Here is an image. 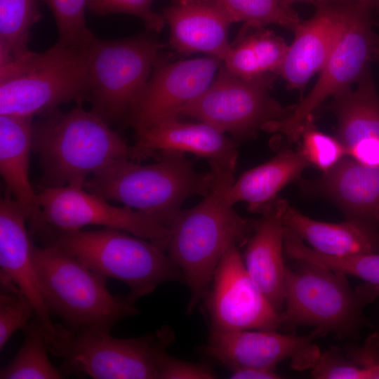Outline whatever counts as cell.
<instances>
[{
	"instance_id": "cell-5",
	"label": "cell",
	"mask_w": 379,
	"mask_h": 379,
	"mask_svg": "<svg viewBox=\"0 0 379 379\" xmlns=\"http://www.w3.org/2000/svg\"><path fill=\"white\" fill-rule=\"evenodd\" d=\"M45 338L48 352L62 361L64 377L83 373L95 379H159L161 359L174 340L168 326L117 338L107 330H75L57 324Z\"/></svg>"
},
{
	"instance_id": "cell-23",
	"label": "cell",
	"mask_w": 379,
	"mask_h": 379,
	"mask_svg": "<svg viewBox=\"0 0 379 379\" xmlns=\"http://www.w3.org/2000/svg\"><path fill=\"white\" fill-rule=\"evenodd\" d=\"M284 235V227L274 202L255 220L243 257L249 277L278 312H281L285 297Z\"/></svg>"
},
{
	"instance_id": "cell-36",
	"label": "cell",
	"mask_w": 379,
	"mask_h": 379,
	"mask_svg": "<svg viewBox=\"0 0 379 379\" xmlns=\"http://www.w3.org/2000/svg\"><path fill=\"white\" fill-rule=\"evenodd\" d=\"M348 357L359 366L371 373V379L379 373V335H370L362 347L352 349Z\"/></svg>"
},
{
	"instance_id": "cell-25",
	"label": "cell",
	"mask_w": 379,
	"mask_h": 379,
	"mask_svg": "<svg viewBox=\"0 0 379 379\" xmlns=\"http://www.w3.org/2000/svg\"><path fill=\"white\" fill-rule=\"evenodd\" d=\"M309 166L298 152L281 148L267 162L244 172L234 181L227 192V199L232 205L244 201L250 212L261 215L273 206L279 192Z\"/></svg>"
},
{
	"instance_id": "cell-3",
	"label": "cell",
	"mask_w": 379,
	"mask_h": 379,
	"mask_svg": "<svg viewBox=\"0 0 379 379\" xmlns=\"http://www.w3.org/2000/svg\"><path fill=\"white\" fill-rule=\"evenodd\" d=\"M93 111L78 106L53 112L33 126L32 149L40 159L41 188L84 184L96 171L118 159L134 161L128 145Z\"/></svg>"
},
{
	"instance_id": "cell-20",
	"label": "cell",
	"mask_w": 379,
	"mask_h": 379,
	"mask_svg": "<svg viewBox=\"0 0 379 379\" xmlns=\"http://www.w3.org/2000/svg\"><path fill=\"white\" fill-rule=\"evenodd\" d=\"M136 134L133 146L135 161L164 152H190L236 169L238 152L234 142L207 123H186L172 118Z\"/></svg>"
},
{
	"instance_id": "cell-34",
	"label": "cell",
	"mask_w": 379,
	"mask_h": 379,
	"mask_svg": "<svg viewBox=\"0 0 379 379\" xmlns=\"http://www.w3.org/2000/svg\"><path fill=\"white\" fill-rule=\"evenodd\" d=\"M152 0H88V7L98 14L125 13L140 18L151 30L159 32L166 22L162 14L154 13Z\"/></svg>"
},
{
	"instance_id": "cell-15",
	"label": "cell",
	"mask_w": 379,
	"mask_h": 379,
	"mask_svg": "<svg viewBox=\"0 0 379 379\" xmlns=\"http://www.w3.org/2000/svg\"><path fill=\"white\" fill-rule=\"evenodd\" d=\"M322 336L315 329L306 335L270 330L211 329L207 343L200 351L229 369L251 366L275 370L279 362L290 359L295 369L304 370L317 361L321 353L314 340Z\"/></svg>"
},
{
	"instance_id": "cell-38",
	"label": "cell",
	"mask_w": 379,
	"mask_h": 379,
	"mask_svg": "<svg viewBox=\"0 0 379 379\" xmlns=\"http://www.w3.org/2000/svg\"><path fill=\"white\" fill-rule=\"evenodd\" d=\"M357 1L368 6L373 11L374 10L379 11V0H357Z\"/></svg>"
},
{
	"instance_id": "cell-26",
	"label": "cell",
	"mask_w": 379,
	"mask_h": 379,
	"mask_svg": "<svg viewBox=\"0 0 379 379\" xmlns=\"http://www.w3.org/2000/svg\"><path fill=\"white\" fill-rule=\"evenodd\" d=\"M25 338L15 357L0 370L1 379H57L64 375L48 357L44 329L34 314L22 328Z\"/></svg>"
},
{
	"instance_id": "cell-8",
	"label": "cell",
	"mask_w": 379,
	"mask_h": 379,
	"mask_svg": "<svg viewBox=\"0 0 379 379\" xmlns=\"http://www.w3.org/2000/svg\"><path fill=\"white\" fill-rule=\"evenodd\" d=\"M286 266L282 326H312L323 336L352 337L364 326V307L379 296V285L355 288L345 274L305 261Z\"/></svg>"
},
{
	"instance_id": "cell-21",
	"label": "cell",
	"mask_w": 379,
	"mask_h": 379,
	"mask_svg": "<svg viewBox=\"0 0 379 379\" xmlns=\"http://www.w3.org/2000/svg\"><path fill=\"white\" fill-rule=\"evenodd\" d=\"M170 27V43L178 52L204 53L224 60L230 48L227 32L232 23L208 0L174 1L162 13Z\"/></svg>"
},
{
	"instance_id": "cell-27",
	"label": "cell",
	"mask_w": 379,
	"mask_h": 379,
	"mask_svg": "<svg viewBox=\"0 0 379 379\" xmlns=\"http://www.w3.org/2000/svg\"><path fill=\"white\" fill-rule=\"evenodd\" d=\"M284 249L288 257L316 264L352 275L366 283L379 285V253L334 256L320 253L306 246L302 240L284 227Z\"/></svg>"
},
{
	"instance_id": "cell-28",
	"label": "cell",
	"mask_w": 379,
	"mask_h": 379,
	"mask_svg": "<svg viewBox=\"0 0 379 379\" xmlns=\"http://www.w3.org/2000/svg\"><path fill=\"white\" fill-rule=\"evenodd\" d=\"M39 18L36 0H0V60L28 51L29 34Z\"/></svg>"
},
{
	"instance_id": "cell-39",
	"label": "cell",
	"mask_w": 379,
	"mask_h": 379,
	"mask_svg": "<svg viewBox=\"0 0 379 379\" xmlns=\"http://www.w3.org/2000/svg\"><path fill=\"white\" fill-rule=\"evenodd\" d=\"M283 4H284L286 6H291V5L294 3L297 2H304V3H309L312 4L313 5H316L317 2L316 0H280Z\"/></svg>"
},
{
	"instance_id": "cell-40",
	"label": "cell",
	"mask_w": 379,
	"mask_h": 379,
	"mask_svg": "<svg viewBox=\"0 0 379 379\" xmlns=\"http://www.w3.org/2000/svg\"><path fill=\"white\" fill-rule=\"evenodd\" d=\"M351 1V0H316V5L318 4V3H320V2H327V3H343V2H347V1ZM315 5V6H316Z\"/></svg>"
},
{
	"instance_id": "cell-4",
	"label": "cell",
	"mask_w": 379,
	"mask_h": 379,
	"mask_svg": "<svg viewBox=\"0 0 379 379\" xmlns=\"http://www.w3.org/2000/svg\"><path fill=\"white\" fill-rule=\"evenodd\" d=\"M37 237L43 245L55 246L101 276L126 284L129 292L125 297L133 304L164 282L184 281L182 272L161 242L107 227L48 230Z\"/></svg>"
},
{
	"instance_id": "cell-7",
	"label": "cell",
	"mask_w": 379,
	"mask_h": 379,
	"mask_svg": "<svg viewBox=\"0 0 379 379\" xmlns=\"http://www.w3.org/2000/svg\"><path fill=\"white\" fill-rule=\"evenodd\" d=\"M33 258L46 307L65 326L111 331L120 320L138 313L126 297L109 291L107 278L62 250L34 244Z\"/></svg>"
},
{
	"instance_id": "cell-22",
	"label": "cell",
	"mask_w": 379,
	"mask_h": 379,
	"mask_svg": "<svg viewBox=\"0 0 379 379\" xmlns=\"http://www.w3.org/2000/svg\"><path fill=\"white\" fill-rule=\"evenodd\" d=\"M275 206L284 227L317 252L334 256L379 253L378 226L350 220L340 223L315 220L279 197Z\"/></svg>"
},
{
	"instance_id": "cell-24",
	"label": "cell",
	"mask_w": 379,
	"mask_h": 379,
	"mask_svg": "<svg viewBox=\"0 0 379 379\" xmlns=\"http://www.w3.org/2000/svg\"><path fill=\"white\" fill-rule=\"evenodd\" d=\"M32 138V117L0 115V173L7 191L27 215L31 236L43 226L37 194L29 180Z\"/></svg>"
},
{
	"instance_id": "cell-17",
	"label": "cell",
	"mask_w": 379,
	"mask_h": 379,
	"mask_svg": "<svg viewBox=\"0 0 379 379\" xmlns=\"http://www.w3.org/2000/svg\"><path fill=\"white\" fill-rule=\"evenodd\" d=\"M347 3H318L314 15L294 30V39L276 72L288 88L302 92L321 71L344 27Z\"/></svg>"
},
{
	"instance_id": "cell-33",
	"label": "cell",
	"mask_w": 379,
	"mask_h": 379,
	"mask_svg": "<svg viewBox=\"0 0 379 379\" xmlns=\"http://www.w3.org/2000/svg\"><path fill=\"white\" fill-rule=\"evenodd\" d=\"M312 375L318 379H371L372 376L338 347H331L320 354L312 367Z\"/></svg>"
},
{
	"instance_id": "cell-1",
	"label": "cell",
	"mask_w": 379,
	"mask_h": 379,
	"mask_svg": "<svg viewBox=\"0 0 379 379\" xmlns=\"http://www.w3.org/2000/svg\"><path fill=\"white\" fill-rule=\"evenodd\" d=\"M209 165L214 177L210 190L197 206L180 211L168 227L166 245L190 289L187 314L207 296L227 248L246 244L255 229V220L242 218L227 199L234 171L215 161Z\"/></svg>"
},
{
	"instance_id": "cell-37",
	"label": "cell",
	"mask_w": 379,
	"mask_h": 379,
	"mask_svg": "<svg viewBox=\"0 0 379 379\" xmlns=\"http://www.w3.org/2000/svg\"><path fill=\"white\" fill-rule=\"evenodd\" d=\"M234 379H277L280 375L274 369L239 366L229 369Z\"/></svg>"
},
{
	"instance_id": "cell-6",
	"label": "cell",
	"mask_w": 379,
	"mask_h": 379,
	"mask_svg": "<svg viewBox=\"0 0 379 379\" xmlns=\"http://www.w3.org/2000/svg\"><path fill=\"white\" fill-rule=\"evenodd\" d=\"M88 97L86 48L57 43L0 60V115L32 117Z\"/></svg>"
},
{
	"instance_id": "cell-35",
	"label": "cell",
	"mask_w": 379,
	"mask_h": 379,
	"mask_svg": "<svg viewBox=\"0 0 379 379\" xmlns=\"http://www.w3.org/2000/svg\"><path fill=\"white\" fill-rule=\"evenodd\" d=\"M216 375L205 364L182 361L166 353L162 358L159 379H213Z\"/></svg>"
},
{
	"instance_id": "cell-2",
	"label": "cell",
	"mask_w": 379,
	"mask_h": 379,
	"mask_svg": "<svg viewBox=\"0 0 379 379\" xmlns=\"http://www.w3.org/2000/svg\"><path fill=\"white\" fill-rule=\"evenodd\" d=\"M213 178L211 169L196 171L185 153L168 152L148 165L126 159L114 161L89 175L83 187L107 201L152 215L168 229L183 202L194 195H206Z\"/></svg>"
},
{
	"instance_id": "cell-13",
	"label": "cell",
	"mask_w": 379,
	"mask_h": 379,
	"mask_svg": "<svg viewBox=\"0 0 379 379\" xmlns=\"http://www.w3.org/2000/svg\"><path fill=\"white\" fill-rule=\"evenodd\" d=\"M204 300L211 329L277 331L282 326L281 312L252 281L236 245L224 253Z\"/></svg>"
},
{
	"instance_id": "cell-19",
	"label": "cell",
	"mask_w": 379,
	"mask_h": 379,
	"mask_svg": "<svg viewBox=\"0 0 379 379\" xmlns=\"http://www.w3.org/2000/svg\"><path fill=\"white\" fill-rule=\"evenodd\" d=\"M302 190L331 200L347 220L379 226V166L347 157L312 180H295Z\"/></svg>"
},
{
	"instance_id": "cell-10",
	"label": "cell",
	"mask_w": 379,
	"mask_h": 379,
	"mask_svg": "<svg viewBox=\"0 0 379 379\" xmlns=\"http://www.w3.org/2000/svg\"><path fill=\"white\" fill-rule=\"evenodd\" d=\"M161 47L149 37H95L86 48L92 111L108 123L126 115L148 81Z\"/></svg>"
},
{
	"instance_id": "cell-9",
	"label": "cell",
	"mask_w": 379,
	"mask_h": 379,
	"mask_svg": "<svg viewBox=\"0 0 379 379\" xmlns=\"http://www.w3.org/2000/svg\"><path fill=\"white\" fill-rule=\"evenodd\" d=\"M373 11L357 0L348 1L343 31L313 88L288 117L266 124L262 130L281 133L295 142L307 119L326 100L345 93L359 81L376 58L378 36L373 30Z\"/></svg>"
},
{
	"instance_id": "cell-42",
	"label": "cell",
	"mask_w": 379,
	"mask_h": 379,
	"mask_svg": "<svg viewBox=\"0 0 379 379\" xmlns=\"http://www.w3.org/2000/svg\"><path fill=\"white\" fill-rule=\"evenodd\" d=\"M192 0H174V1H176V2H178V3H182V4H185V3H188L190 1H191Z\"/></svg>"
},
{
	"instance_id": "cell-29",
	"label": "cell",
	"mask_w": 379,
	"mask_h": 379,
	"mask_svg": "<svg viewBox=\"0 0 379 379\" xmlns=\"http://www.w3.org/2000/svg\"><path fill=\"white\" fill-rule=\"evenodd\" d=\"M220 8L232 22L253 26L274 24L294 30L301 22L297 13L280 0H208Z\"/></svg>"
},
{
	"instance_id": "cell-31",
	"label": "cell",
	"mask_w": 379,
	"mask_h": 379,
	"mask_svg": "<svg viewBox=\"0 0 379 379\" xmlns=\"http://www.w3.org/2000/svg\"><path fill=\"white\" fill-rule=\"evenodd\" d=\"M300 139L301 143L298 152L310 166L323 173L346 157L345 148L337 137L317 129L313 124L312 115L305 121Z\"/></svg>"
},
{
	"instance_id": "cell-11",
	"label": "cell",
	"mask_w": 379,
	"mask_h": 379,
	"mask_svg": "<svg viewBox=\"0 0 379 379\" xmlns=\"http://www.w3.org/2000/svg\"><path fill=\"white\" fill-rule=\"evenodd\" d=\"M199 96L183 106L180 116L207 123L240 138L253 137L269 122L288 117L294 106L284 107L270 95L274 79L270 74L246 80L224 67Z\"/></svg>"
},
{
	"instance_id": "cell-14",
	"label": "cell",
	"mask_w": 379,
	"mask_h": 379,
	"mask_svg": "<svg viewBox=\"0 0 379 379\" xmlns=\"http://www.w3.org/2000/svg\"><path fill=\"white\" fill-rule=\"evenodd\" d=\"M222 61L215 56L173 63H159L128 112V121L138 133L172 118L204 92Z\"/></svg>"
},
{
	"instance_id": "cell-12",
	"label": "cell",
	"mask_w": 379,
	"mask_h": 379,
	"mask_svg": "<svg viewBox=\"0 0 379 379\" xmlns=\"http://www.w3.org/2000/svg\"><path fill=\"white\" fill-rule=\"evenodd\" d=\"M83 185L71 183L63 187L41 188L37 202L43 227L39 233L48 230L73 231L98 225L161 242L166 248L169 230L159 220L127 206H112L86 190Z\"/></svg>"
},
{
	"instance_id": "cell-32",
	"label": "cell",
	"mask_w": 379,
	"mask_h": 379,
	"mask_svg": "<svg viewBox=\"0 0 379 379\" xmlns=\"http://www.w3.org/2000/svg\"><path fill=\"white\" fill-rule=\"evenodd\" d=\"M36 314L29 300L18 290L1 289L0 350L14 333L22 329Z\"/></svg>"
},
{
	"instance_id": "cell-41",
	"label": "cell",
	"mask_w": 379,
	"mask_h": 379,
	"mask_svg": "<svg viewBox=\"0 0 379 379\" xmlns=\"http://www.w3.org/2000/svg\"><path fill=\"white\" fill-rule=\"evenodd\" d=\"M376 58L379 59V36L378 37V41H377Z\"/></svg>"
},
{
	"instance_id": "cell-30",
	"label": "cell",
	"mask_w": 379,
	"mask_h": 379,
	"mask_svg": "<svg viewBox=\"0 0 379 379\" xmlns=\"http://www.w3.org/2000/svg\"><path fill=\"white\" fill-rule=\"evenodd\" d=\"M54 15L58 34V43L78 48H86L95 38L88 29L85 8L88 0H42Z\"/></svg>"
},
{
	"instance_id": "cell-18",
	"label": "cell",
	"mask_w": 379,
	"mask_h": 379,
	"mask_svg": "<svg viewBox=\"0 0 379 379\" xmlns=\"http://www.w3.org/2000/svg\"><path fill=\"white\" fill-rule=\"evenodd\" d=\"M328 109L337 120L336 137L346 157L379 166V97L369 67L354 89L333 98Z\"/></svg>"
},
{
	"instance_id": "cell-16",
	"label": "cell",
	"mask_w": 379,
	"mask_h": 379,
	"mask_svg": "<svg viewBox=\"0 0 379 379\" xmlns=\"http://www.w3.org/2000/svg\"><path fill=\"white\" fill-rule=\"evenodd\" d=\"M27 221L24 210L6 190L0 201V285L18 290L29 300L47 333L54 324L40 291Z\"/></svg>"
}]
</instances>
